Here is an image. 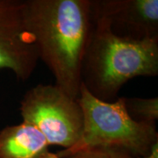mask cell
<instances>
[{
    "label": "cell",
    "instance_id": "9c48e42d",
    "mask_svg": "<svg viewBox=\"0 0 158 158\" xmlns=\"http://www.w3.org/2000/svg\"><path fill=\"white\" fill-rule=\"evenodd\" d=\"M65 158H109V155L107 149L90 148L74 153Z\"/></svg>",
    "mask_w": 158,
    "mask_h": 158
},
{
    "label": "cell",
    "instance_id": "7a4b0ae2",
    "mask_svg": "<svg viewBox=\"0 0 158 158\" xmlns=\"http://www.w3.org/2000/svg\"><path fill=\"white\" fill-rule=\"evenodd\" d=\"M93 20L81 69L82 85L92 96L113 102L132 78L157 76L158 38L135 40L118 37L106 20Z\"/></svg>",
    "mask_w": 158,
    "mask_h": 158
},
{
    "label": "cell",
    "instance_id": "5b68a950",
    "mask_svg": "<svg viewBox=\"0 0 158 158\" xmlns=\"http://www.w3.org/2000/svg\"><path fill=\"white\" fill-rule=\"evenodd\" d=\"M38 62L34 40L23 19L22 1L0 0V69H10L19 80L26 81Z\"/></svg>",
    "mask_w": 158,
    "mask_h": 158
},
{
    "label": "cell",
    "instance_id": "52a82bcc",
    "mask_svg": "<svg viewBox=\"0 0 158 158\" xmlns=\"http://www.w3.org/2000/svg\"><path fill=\"white\" fill-rule=\"evenodd\" d=\"M49 146L39 130L24 122L0 131V158H57Z\"/></svg>",
    "mask_w": 158,
    "mask_h": 158
},
{
    "label": "cell",
    "instance_id": "8fae6325",
    "mask_svg": "<svg viewBox=\"0 0 158 158\" xmlns=\"http://www.w3.org/2000/svg\"><path fill=\"white\" fill-rule=\"evenodd\" d=\"M136 158H158V141L154 144V146L151 148L150 152L148 153V155L145 156Z\"/></svg>",
    "mask_w": 158,
    "mask_h": 158
},
{
    "label": "cell",
    "instance_id": "277c9868",
    "mask_svg": "<svg viewBox=\"0 0 158 158\" xmlns=\"http://www.w3.org/2000/svg\"><path fill=\"white\" fill-rule=\"evenodd\" d=\"M22 122L36 127L49 145L72 148L84 129V113L78 98H72L55 85H37L20 101Z\"/></svg>",
    "mask_w": 158,
    "mask_h": 158
},
{
    "label": "cell",
    "instance_id": "ba28073f",
    "mask_svg": "<svg viewBox=\"0 0 158 158\" xmlns=\"http://www.w3.org/2000/svg\"><path fill=\"white\" fill-rule=\"evenodd\" d=\"M125 107L131 118L136 122L156 124L158 118V98H126Z\"/></svg>",
    "mask_w": 158,
    "mask_h": 158
},
{
    "label": "cell",
    "instance_id": "6da1fadb",
    "mask_svg": "<svg viewBox=\"0 0 158 158\" xmlns=\"http://www.w3.org/2000/svg\"><path fill=\"white\" fill-rule=\"evenodd\" d=\"M22 15L55 85L77 99L83 57L94 22L90 0H25Z\"/></svg>",
    "mask_w": 158,
    "mask_h": 158
},
{
    "label": "cell",
    "instance_id": "3957f363",
    "mask_svg": "<svg viewBox=\"0 0 158 158\" xmlns=\"http://www.w3.org/2000/svg\"><path fill=\"white\" fill-rule=\"evenodd\" d=\"M78 102L84 113V129L79 141L69 149L56 153L57 158L90 148H120L135 157L148 155L158 141L156 124L136 122L125 107L124 97L104 102L92 96L83 85Z\"/></svg>",
    "mask_w": 158,
    "mask_h": 158
},
{
    "label": "cell",
    "instance_id": "30bf717a",
    "mask_svg": "<svg viewBox=\"0 0 158 158\" xmlns=\"http://www.w3.org/2000/svg\"><path fill=\"white\" fill-rule=\"evenodd\" d=\"M106 149L109 155V158H136L128 152L120 148H106Z\"/></svg>",
    "mask_w": 158,
    "mask_h": 158
},
{
    "label": "cell",
    "instance_id": "8992f818",
    "mask_svg": "<svg viewBox=\"0 0 158 158\" xmlns=\"http://www.w3.org/2000/svg\"><path fill=\"white\" fill-rule=\"evenodd\" d=\"M94 19L115 35L143 40L158 38V0H90Z\"/></svg>",
    "mask_w": 158,
    "mask_h": 158
}]
</instances>
